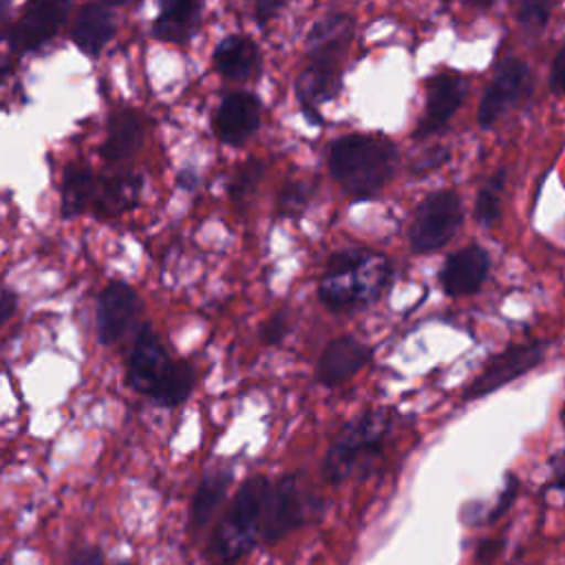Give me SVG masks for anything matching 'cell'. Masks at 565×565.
Returning a JSON list of instances; mask_svg holds the SVG:
<instances>
[{
	"label": "cell",
	"instance_id": "cell-1",
	"mask_svg": "<svg viewBox=\"0 0 565 565\" xmlns=\"http://www.w3.org/2000/svg\"><path fill=\"white\" fill-rule=\"evenodd\" d=\"M397 146L375 132H353L333 141L329 150L331 177L355 201L377 194L393 177Z\"/></svg>",
	"mask_w": 565,
	"mask_h": 565
},
{
	"label": "cell",
	"instance_id": "cell-2",
	"mask_svg": "<svg viewBox=\"0 0 565 565\" xmlns=\"http://www.w3.org/2000/svg\"><path fill=\"white\" fill-rule=\"evenodd\" d=\"M391 263L362 247L331 254L318 285V298L331 311H351L373 302L388 285Z\"/></svg>",
	"mask_w": 565,
	"mask_h": 565
},
{
	"label": "cell",
	"instance_id": "cell-3",
	"mask_svg": "<svg viewBox=\"0 0 565 565\" xmlns=\"http://www.w3.org/2000/svg\"><path fill=\"white\" fill-rule=\"evenodd\" d=\"M269 483L267 477L254 475L234 494L210 539V558L216 565L234 563L260 543L263 508Z\"/></svg>",
	"mask_w": 565,
	"mask_h": 565
},
{
	"label": "cell",
	"instance_id": "cell-4",
	"mask_svg": "<svg viewBox=\"0 0 565 565\" xmlns=\"http://www.w3.org/2000/svg\"><path fill=\"white\" fill-rule=\"evenodd\" d=\"M391 428V413L386 408H366L351 419L327 450L322 475L329 483L349 479L355 470L366 468L380 455Z\"/></svg>",
	"mask_w": 565,
	"mask_h": 565
},
{
	"label": "cell",
	"instance_id": "cell-5",
	"mask_svg": "<svg viewBox=\"0 0 565 565\" xmlns=\"http://www.w3.org/2000/svg\"><path fill=\"white\" fill-rule=\"evenodd\" d=\"M463 223V205L455 190H439L428 194L413 218L408 243L417 254L441 249Z\"/></svg>",
	"mask_w": 565,
	"mask_h": 565
},
{
	"label": "cell",
	"instance_id": "cell-6",
	"mask_svg": "<svg viewBox=\"0 0 565 565\" xmlns=\"http://www.w3.org/2000/svg\"><path fill=\"white\" fill-rule=\"evenodd\" d=\"M532 95V68L516 57H508L497 66L492 82L488 84L477 121L481 128L494 126L505 113L523 104Z\"/></svg>",
	"mask_w": 565,
	"mask_h": 565
},
{
	"label": "cell",
	"instance_id": "cell-7",
	"mask_svg": "<svg viewBox=\"0 0 565 565\" xmlns=\"http://www.w3.org/2000/svg\"><path fill=\"white\" fill-rule=\"evenodd\" d=\"M309 514V497L300 486L296 475H287L276 483H269L265 508H263V527L260 543H274L298 525L305 523Z\"/></svg>",
	"mask_w": 565,
	"mask_h": 565
},
{
	"label": "cell",
	"instance_id": "cell-8",
	"mask_svg": "<svg viewBox=\"0 0 565 565\" xmlns=\"http://www.w3.org/2000/svg\"><path fill=\"white\" fill-rule=\"evenodd\" d=\"M545 353H547V342L545 340H534V342H523V344L508 347L505 351L494 355L483 366V371L466 388L463 397L475 399V397H483L488 393H494L503 384H508V382L525 375L534 366H539L543 362Z\"/></svg>",
	"mask_w": 565,
	"mask_h": 565
},
{
	"label": "cell",
	"instance_id": "cell-9",
	"mask_svg": "<svg viewBox=\"0 0 565 565\" xmlns=\"http://www.w3.org/2000/svg\"><path fill=\"white\" fill-rule=\"evenodd\" d=\"M71 11L68 2H31L9 26L7 42L13 53H29L51 42Z\"/></svg>",
	"mask_w": 565,
	"mask_h": 565
},
{
	"label": "cell",
	"instance_id": "cell-10",
	"mask_svg": "<svg viewBox=\"0 0 565 565\" xmlns=\"http://www.w3.org/2000/svg\"><path fill=\"white\" fill-rule=\"evenodd\" d=\"M172 360L168 351L163 349L159 335L150 324H143L137 331V338L130 347L128 362H126V384L141 393V395H152L154 386L161 382L166 371L170 369Z\"/></svg>",
	"mask_w": 565,
	"mask_h": 565
},
{
	"label": "cell",
	"instance_id": "cell-11",
	"mask_svg": "<svg viewBox=\"0 0 565 565\" xmlns=\"http://www.w3.org/2000/svg\"><path fill=\"white\" fill-rule=\"evenodd\" d=\"M139 313V296L137 291L124 282L113 280L108 282L99 296L95 307V324H97V338L102 344H115L124 338V333L130 329Z\"/></svg>",
	"mask_w": 565,
	"mask_h": 565
},
{
	"label": "cell",
	"instance_id": "cell-12",
	"mask_svg": "<svg viewBox=\"0 0 565 565\" xmlns=\"http://www.w3.org/2000/svg\"><path fill=\"white\" fill-rule=\"evenodd\" d=\"M490 265V254L481 245H466L446 258L439 271V285L450 298L470 296L481 289Z\"/></svg>",
	"mask_w": 565,
	"mask_h": 565
},
{
	"label": "cell",
	"instance_id": "cell-13",
	"mask_svg": "<svg viewBox=\"0 0 565 565\" xmlns=\"http://www.w3.org/2000/svg\"><path fill=\"white\" fill-rule=\"evenodd\" d=\"M260 126V99L249 90H234L223 97L214 115V130L223 143L241 146Z\"/></svg>",
	"mask_w": 565,
	"mask_h": 565
},
{
	"label": "cell",
	"instance_id": "cell-14",
	"mask_svg": "<svg viewBox=\"0 0 565 565\" xmlns=\"http://www.w3.org/2000/svg\"><path fill=\"white\" fill-rule=\"evenodd\" d=\"M466 99V82L457 73H439L428 82L426 110L419 119L417 137H428L446 126Z\"/></svg>",
	"mask_w": 565,
	"mask_h": 565
},
{
	"label": "cell",
	"instance_id": "cell-15",
	"mask_svg": "<svg viewBox=\"0 0 565 565\" xmlns=\"http://www.w3.org/2000/svg\"><path fill=\"white\" fill-rule=\"evenodd\" d=\"M143 177L130 170L108 172L95 179L90 207L97 218H115L139 203Z\"/></svg>",
	"mask_w": 565,
	"mask_h": 565
},
{
	"label": "cell",
	"instance_id": "cell-16",
	"mask_svg": "<svg viewBox=\"0 0 565 565\" xmlns=\"http://www.w3.org/2000/svg\"><path fill=\"white\" fill-rule=\"evenodd\" d=\"M371 360V349L355 335H338L322 349L316 366V377L324 386H335L355 375Z\"/></svg>",
	"mask_w": 565,
	"mask_h": 565
},
{
	"label": "cell",
	"instance_id": "cell-17",
	"mask_svg": "<svg viewBox=\"0 0 565 565\" xmlns=\"http://www.w3.org/2000/svg\"><path fill=\"white\" fill-rule=\"evenodd\" d=\"M342 73L335 62H309L296 77V97L302 106L305 117L311 124H320L318 108L333 99L340 90Z\"/></svg>",
	"mask_w": 565,
	"mask_h": 565
},
{
	"label": "cell",
	"instance_id": "cell-18",
	"mask_svg": "<svg viewBox=\"0 0 565 565\" xmlns=\"http://www.w3.org/2000/svg\"><path fill=\"white\" fill-rule=\"evenodd\" d=\"M117 31L115 11L108 4L90 2L79 7L75 22L71 26L73 44L88 57H97L102 49L113 40Z\"/></svg>",
	"mask_w": 565,
	"mask_h": 565
},
{
	"label": "cell",
	"instance_id": "cell-19",
	"mask_svg": "<svg viewBox=\"0 0 565 565\" xmlns=\"http://www.w3.org/2000/svg\"><path fill=\"white\" fill-rule=\"evenodd\" d=\"M214 68L230 82H247L260 71L258 46L241 33L225 35L214 49Z\"/></svg>",
	"mask_w": 565,
	"mask_h": 565
},
{
	"label": "cell",
	"instance_id": "cell-20",
	"mask_svg": "<svg viewBox=\"0 0 565 565\" xmlns=\"http://www.w3.org/2000/svg\"><path fill=\"white\" fill-rule=\"evenodd\" d=\"M353 35V18L347 13H331L311 24L305 38V51L311 62H335Z\"/></svg>",
	"mask_w": 565,
	"mask_h": 565
},
{
	"label": "cell",
	"instance_id": "cell-21",
	"mask_svg": "<svg viewBox=\"0 0 565 565\" xmlns=\"http://www.w3.org/2000/svg\"><path fill=\"white\" fill-rule=\"evenodd\" d=\"M143 119L130 110V108H119L108 117L106 124V137L99 148V154L104 161L119 163L124 159H130L143 141Z\"/></svg>",
	"mask_w": 565,
	"mask_h": 565
},
{
	"label": "cell",
	"instance_id": "cell-22",
	"mask_svg": "<svg viewBox=\"0 0 565 565\" xmlns=\"http://www.w3.org/2000/svg\"><path fill=\"white\" fill-rule=\"evenodd\" d=\"M95 172L82 163L73 161L64 168L62 188H60V214L62 218H75L86 207H90L95 192Z\"/></svg>",
	"mask_w": 565,
	"mask_h": 565
},
{
	"label": "cell",
	"instance_id": "cell-23",
	"mask_svg": "<svg viewBox=\"0 0 565 565\" xmlns=\"http://www.w3.org/2000/svg\"><path fill=\"white\" fill-rule=\"evenodd\" d=\"M201 2H163L152 24V35L163 42H185L199 26Z\"/></svg>",
	"mask_w": 565,
	"mask_h": 565
},
{
	"label": "cell",
	"instance_id": "cell-24",
	"mask_svg": "<svg viewBox=\"0 0 565 565\" xmlns=\"http://www.w3.org/2000/svg\"><path fill=\"white\" fill-rule=\"evenodd\" d=\"M232 483V470L230 468H216L205 472V477L199 481L192 503H190V527L201 530L210 523L214 510L225 499L227 488Z\"/></svg>",
	"mask_w": 565,
	"mask_h": 565
},
{
	"label": "cell",
	"instance_id": "cell-25",
	"mask_svg": "<svg viewBox=\"0 0 565 565\" xmlns=\"http://www.w3.org/2000/svg\"><path fill=\"white\" fill-rule=\"evenodd\" d=\"M192 388H194V369L183 360H172L170 369L166 371L161 382L154 386L150 397L159 406L172 408V406H179L181 402H185L188 395L192 393Z\"/></svg>",
	"mask_w": 565,
	"mask_h": 565
},
{
	"label": "cell",
	"instance_id": "cell-26",
	"mask_svg": "<svg viewBox=\"0 0 565 565\" xmlns=\"http://www.w3.org/2000/svg\"><path fill=\"white\" fill-rule=\"evenodd\" d=\"M503 188H505V170H499L481 185L475 201V218L481 227H492L499 221Z\"/></svg>",
	"mask_w": 565,
	"mask_h": 565
},
{
	"label": "cell",
	"instance_id": "cell-27",
	"mask_svg": "<svg viewBox=\"0 0 565 565\" xmlns=\"http://www.w3.org/2000/svg\"><path fill=\"white\" fill-rule=\"evenodd\" d=\"M263 172H265V166L260 159H249L247 163H243L238 168V172L234 174L227 192H230V199L236 203V205H243L256 190V185L260 183L263 179Z\"/></svg>",
	"mask_w": 565,
	"mask_h": 565
},
{
	"label": "cell",
	"instance_id": "cell-28",
	"mask_svg": "<svg viewBox=\"0 0 565 565\" xmlns=\"http://www.w3.org/2000/svg\"><path fill=\"white\" fill-rule=\"evenodd\" d=\"M311 181H291L278 194V212L282 216H302L311 196H313Z\"/></svg>",
	"mask_w": 565,
	"mask_h": 565
},
{
	"label": "cell",
	"instance_id": "cell-29",
	"mask_svg": "<svg viewBox=\"0 0 565 565\" xmlns=\"http://www.w3.org/2000/svg\"><path fill=\"white\" fill-rule=\"evenodd\" d=\"M519 24L530 33H539L550 22V4L547 2H523L516 9Z\"/></svg>",
	"mask_w": 565,
	"mask_h": 565
},
{
	"label": "cell",
	"instance_id": "cell-30",
	"mask_svg": "<svg viewBox=\"0 0 565 565\" xmlns=\"http://www.w3.org/2000/svg\"><path fill=\"white\" fill-rule=\"evenodd\" d=\"M450 157V150L446 146H433L428 150H424L422 154H417L411 163V172L413 174H426L430 170H435L437 166L446 163Z\"/></svg>",
	"mask_w": 565,
	"mask_h": 565
},
{
	"label": "cell",
	"instance_id": "cell-31",
	"mask_svg": "<svg viewBox=\"0 0 565 565\" xmlns=\"http://www.w3.org/2000/svg\"><path fill=\"white\" fill-rule=\"evenodd\" d=\"M289 331V313L287 309L274 313L260 329V338L265 344H276L285 338V333Z\"/></svg>",
	"mask_w": 565,
	"mask_h": 565
},
{
	"label": "cell",
	"instance_id": "cell-32",
	"mask_svg": "<svg viewBox=\"0 0 565 565\" xmlns=\"http://www.w3.org/2000/svg\"><path fill=\"white\" fill-rule=\"evenodd\" d=\"M516 492H519V479H516L514 475H508V477H505V486H503V490H501V494H499V499H497V503H494V508H492V512H490L488 519L494 521V519H499L501 514H505V512L510 510V505L514 503Z\"/></svg>",
	"mask_w": 565,
	"mask_h": 565
},
{
	"label": "cell",
	"instance_id": "cell-33",
	"mask_svg": "<svg viewBox=\"0 0 565 565\" xmlns=\"http://www.w3.org/2000/svg\"><path fill=\"white\" fill-rule=\"evenodd\" d=\"M565 84V46H558L554 60H552V68H550V88L554 95H561Z\"/></svg>",
	"mask_w": 565,
	"mask_h": 565
},
{
	"label": "cell",
	"instance_id": "cell-34",
	"mask_svg": "<svg viewBox=\"0 0 565 565\" xmlns=\"http://www.w3.org/2000/svg\"><path fill=\"white\" fill-rule=\"evenodd\" d=\"M15 311H18V294L13 289H2L0 291V331L13 318Z\"/></svg>",
	"mask_w": 565,
	"mask_h": 565
},
{
	"label": "cell",
	"instance_id": "cell-35",
	"mask_svg": "<svg viewBox=\"0 0 565 565\" xmlns=\"http://www.w3.org/2000/svg\"><path fill=\"white\" fill-rule=\"evenodd\" d=\"M71 565H106L99 547H79L71 556Z\"/></svg>",
	"mask_w": 565,
	"mask_h": 565
},
{
	"label": "cell",
	"instance_id": "cell-36",
	"mask_svg": "<svg viewBox=\"0 0 565 565\" xmlns=\"http://www.w3.org/2000/svg\"><path fill=\"white\" fill-rule=\"evenodd\" d=\"M282 7H285V2H278V0L258 2V4H254V18L258 24H267Z\"/></svg>",
	"mask_w": 565,
	"mask_h": 565
},
{
	"label": "cell",
	"instance_id": "cell-37",
	"mask_svg": "<svg viewBox=\"0 0 565 565\" xmlns=\"http://www.w3.org/2000/svg\"><path fill=\"white\" fill-rule=\"evenodd\" d=\"M11 26V4L7 0H0V40H7Z\"/></svg>",
	"mask_w": 565,
	"mask_h": 565
},
{
	"label": "cell",
	"instance_id": "cell-38",
	"mask_svg": "<svg viewBox=\"0 0 565 565\" xmlns=\"http://www.w3.org/2000/svg\"><path fill=\"white\" fill-rule=\"evenodd\" d=\"M15 73V57L0 55V84L7 82Z\"/></svg>",
	"mask_w": 565,
	"mask_h": 565
},
{
	"label": "cell",
	"instance_id": "cell-39",
	"mask_svg": "<svg viewBox=\"0 0 565 565\" xmlns=\"http://www.w3.org/2000/svg\"><path fill=\"white\" fill-rule=\"evenodd\" d=\"M554 488H563V459H561V455L554 457Z\"/></svg>",
	"mask_w": 565,
	"mask_h": 565
},
{
	"label": "cell",
	"instance_id": "cell-40",
	"mask_svg": "<svg viewBox=\"0 0 565 565\" xmlns=\"http://www.w3.org/2000/svg\"><path fill=\"white\" fill-rule=\"evenodd\" d=\"M492 556H494V543H492V541L481 543V547L477 550V558H479V561H486V558H492Z\"/></svg>",
	"mask_w": 565,
	"mask_h": 565
}]
</instances>
